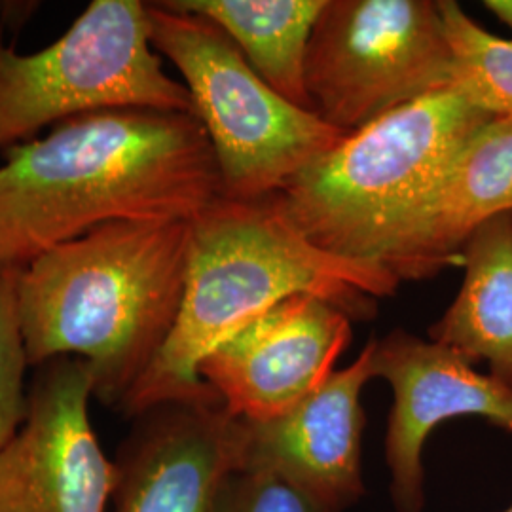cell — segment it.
I'll return each mask as SVG.
<instances>
[{"label":"cell","instance_id":"ffe728a7","mask_svg":"<svg viewBox=\"0 0 512 512\" xmlns=\"http://www.w3.org/2000/svg\"><path fill=\"white\" fill-rule=\"evenodd\" d=\"M499 512H512V503H511V505H509V507H505V509H503V511H499Z\"/></svg>","mask_w":512,"mask_h":512},{"label":"cell","instance_id":"4fadbf2b","mask_svg":"<svg viewBox=\"0 0 512 512\" xmlns=\"http://www.w3.org/2000/svg\"><path fill=\"white\" fill-rule=\"evenodd\" d=\"M512 213V118H492L459 148L391 239L382 264L404 281L461 266L478 226Z\"/></svg>","mask_w":512,"mask_h":512},{"label":"cell","instance_id":"8fae6325","mask_svg":"<svg viewBox=\"0 0 512 512\" xmlns=\"http://www.w3.org/2000/svg\"><path fill=\"white\" fill-rule=\"evenodd\" d=\"M131 420L114 459V512H213L241 463V420L219 399L154 404Z\"/></svg>","mask_w":512,"mask_h":512},{"label":"cell","instance_id":"e0dca14e","mask_svg":"<svg viewBox=\"0 0 512 512\" xmlns=\"http://www.w3.org/2000/svg\"><path fill=\"white\" fill-rule=\"evenodd\" d=\"M19 270H0V450L18 433L27 414L29 368L18 311Z\"/></svg>","mask_w":512,"mask_h":512},{"label":"cell","instance_id":"3957f363","mask_svg":"<svg viewBox=\"0 0 512 512\" xmlns=\"http://www.w3.org/2000/svg\"><path fill=\"white\" fill-rule=\"evenodd\" d=\"M401 281L380 262L330 255L300 234L274 194L255 202L219 198L190 222V256L179 319L162 353L129 393L133 418L167 401H211L203 359L258 315L293 294L329 300L368 321ZM220 401V399H219Z\"/></svg>","mask_w":512,"mask_h":512},{"label":"cell","instance_id":"9a60e30c","mask_svg":"<svg viewBox=\"0 0 512 512\" xmlns=\"http://www.w3.org/2000/svg\"><path fill=\"white\" fill-rule=\"evenodd\" d=\"M217 23L256 74L283 99L313 109L306 86L311 33L325 0H165Z\"/></svg>","mask_w":512,"mask_h":512},{"label":"cell","instance_id":"8992f818","mask_svg":"<svg viewBox=\"0 0 512 512\" xmlns=\"http://www.w3.org/2000/svg\"><path fill=\"white\" fill-rule=\"evenodd\" d=\"M118 109L194 114L186 86L165 73L150 42L147 2L93 0L35 54L8 46L0 27V150L46 126Z\"/></svg>","mask_w":512,"mask_h":512},{"label":"cell","instance_id":"5bb4252c","mask_svg":"<svg viewBox=\"0 0 512 512\" xmlns=\"http://www.w3.org/2000/svg\"><path fill=\"white\" fill-rule=\"evenodd\" d=\"M463 283L427 338L512 389V213L478 226L461 249Z\"/></svg>","mask_w":512,"mask_h":512},{"label":"cell","instance_id":"52a82bcc","mask_svg":"<svg viewBox=\"0 0 512 512\" xmlns=\"http://www.w3.org/2000/svg\"><path fill=\"white\" fill-rule=\"evenodd\" d=\"M439 0H325L306 59L315 114L349 135L452 88Z\"/></svg>","mask_w":512,"mask_h":512},{"label":"cell","instance_id":"6da1fadb","mask_svg":"<svg viewBox=\"0 0 512 512\" xmlns=\"http://www.w3.org/2000/svg\"><path fill=\"white\" fill-rule=\"evenodd\" d=\"M222 198L202 122L188 112L101 110L6 150L0 270L109 222H192Z\"/></svg>","mask_w":512,"mask_h":512},{"label":"cell","instance_id":"ba28073f","mask_svg":"<svg viewBox=\"0 0 512 512\" xmlns=\"http://www.w3.org/2000/svg\"><path fill=\"white\" fill-rule=\"evenodd\" d=\"M84 361L57 357L27 387V414L0 450V512H107L118 471L90 420Z\"/></svg>","mask_w":512,"mask_h":512},{"label":"cell","instance_id":"ac0fdd59","mask_svg":"<svg viewBox=\"0 0 512 512\" xmlns=\"http://www.w3.org/2000/svg\"><path fill=\"white\" fill-rule=\"evenodd\" d=\"M213 512H342L283 476L234 469L220 484Z\"/></svg>","mask_w":512,"mask_h":512},{"label":"cell","instance_id":"5b68a950","mask_svg":"<svg viewBox=\"0 0 512 512\" xmlns=\"http://www.w3.org/2000/svg\"><path fill=\"white\" fill-rule=\"evenodd\" d=\"M150 42L183 76L219 165L222 198L279 192L346 135L272 90L217 23L147 2Z\"/></svg>","mask_w":512,"mask_h":512},{"label":"cell","instance_id":"2e32d148","mask_svg":"<svg viewBox=\"0 0 512 512\" xmlns=\"http://www.w3.org/2000/svg\"><path fill=\"white\" fill-rule=\"evenodd\" d=\"M450 46L452 88L494 118H512V40L497 37L456 0H439Z\"/></svg>","mask_w":512,"mask_h":512},{"label":"cell","instance_id":"7c38bea8","mask_svg":"<svg viewBox=\"0 0 512 512\" xmlns=\"http://www.w3.org/2000/svg\"><path fill=\"white\" fill-rule=\"evenodd\" d=\"M374 380L370 342L351 365L293 410L266 421H245L238 469L287 478L323 503L346 512L365 495L361 395Z\"/></svg>","mask_w":512,"mask_h":512},{"label":"cell","instance_id":"d6986e66","mask_svg":"<svg viewBox=\"0 0 512 512\" xmlns=\"http://www.w3.org/2000/svg\"><path fill=\"white\" fill-rule=\"evenodd\" d=\"M482 4L503 25H507L512 33V0H484Z\"/></svg>","mask_w":512,"mask_h":512},{"label":"cell","instance_id":"277c9868","mask_svg":"<svg viewBox=\"0 0 512 512\" xmlns=\"http://www.w3.org/2000/svg\"><path fill=\"white\" fill-rule=\"evenodd\" d=\"M492 118L454 88L431 93L346 135L275 200L319 249L380 262L444 167Z\"/></svg>","mask_w":512,"mask_h":512},{"label":"cell","instance_id":"30bf717a","mask_svg":"<svg viewBox=\"0 0 512 512\" xmlns=\"http://www.w3.org/2000/svg\"><path fill=\"white\" fill-rule=\"evenodd\" d=\"M351 338L344 311L319 296L293 294L213 349L198 374L234 418L272 420L329 380Z\"/></svg>","mask_w":512,"mask_h":512},{"label":"cell","instance_id":"7a4b0ae2","mask_svg":"<svg viewBox=\"0 0 512 512\" xmlns=\"http://www.w3.org/2000/svg\"><path fill=\"white\" fill-rule=\"evenodd\" d=\"M188 256L190 222H109L33 258L16 283L29 366L84 361L120 412L175 329Z\"/></svg>","mask_w":512,"mask_h":512},{"label":"cell","instance_id":"9c48e42d","mask_svg":"<svg viewBox=\"0 0 512 512\" xmlns=\"http://www.w3.org/2000/svg\"><path fill=\"white\" fill-rule=\"evenodd\" d=\"M370 366L372 378L385 380L393 393L385 463L395 512L425 509L423 450L440 423L480 418L512 435L511 387L454 349L397 327L370 340Z\"/></svg>","mask_w":512,"mask_h":512}]
</instances>
